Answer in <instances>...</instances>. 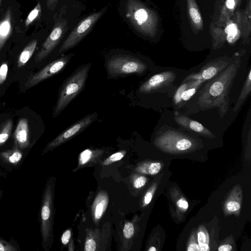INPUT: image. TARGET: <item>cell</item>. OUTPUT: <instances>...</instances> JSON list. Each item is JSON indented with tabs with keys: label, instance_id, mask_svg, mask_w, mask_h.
<instances>
[{
	"label": "cell",
	"instance_id": "obj_1",
	"mask_svg": "<svg viewBox=\"0 0 251 251\" xmlns=\"http://www.w3.org/2000/svg\"><path fill=\"white\" fill-rule=\"evenodd\" d=\"M240 61L229 63L217 75L208 80L198 95L197 103L200 109L217 108L221 117L228 109L229 95Z\"/></svg>",
	"mask_w": 251,
	"mask_h": 251
},
{
	"label": "cell",
	"instance_id": "obj_2",
	"mask_svg": "<svg viewBox=\"0 0 251 251\" xmlns=\"http://www.w3.org/2000/svg\"><path fill=\"white\" fill-rule=\"evenodd\" d=\"M91 66L89 63L79 67L63 84L53 112V117L57 116L83 89Z\"/></svg>",
	"mask_w": 251,
	"mask_h": 251
},
{
	"label": "cell",
	"instance_id": "obj_3",
	"mask_svg": "<svg viewBox=\"0 0 251 251\" xmlns=\"http://www.w3.org/2000/svg\"><path fill=\"white\" fill-rule=\"evenodd\" d=\"M20 4L16 0H4L0 8V52L14 33H19L21 20Z\"/></svg>",
	"mask_w": 251,
	"mask_h": 251
},
{
	"label": "cell",
	"instance_id": "obj_4",
	"mask_svg": "<svg viewBox=\"0 0 251 251\" xmlns=\"http://www.w3.org/2000/svg\"><path fill=\"white\" fill-rule=\"evenodd\" d=\"M107 70L112 76L132 74H141L147 69V65L139 59L127 55L112 56L107 61Z\"/></svg>",
	"mask_w": 251,
	"mask_h": 251
},
{
	"label": "cell",
	"instance_id": "obj_5",
	"mask_svg": "<svg viewBox=\"0 0 251 251\" xmlns=\"http://www.w3.org/2000/svg\"><path fill=\"white\" fill-rule=\"evenodd\" d=\"M103 13V11L95 12L82 20L63 42L59 53L65 52L76 46L88 33Z\"/></svg>",
	"mask_w": 251,
	"mask_h": 251
},
{
	"label": "cell",
	"instance_id": "obj_6",
	"mask_svg": "<svg viewBox=\"0 0 251 251\" xmlns=\"http://www.w3.org/2000/svg\"><path fill=\"white\" fill-rule=\"evenodd\" d=\"M67 27V21L62 16H59L56 20L49 35L36 54L35 58L36 62L42 61L53 50L65 32Z\"/></svg>",
	"mask_w": 251,
	"mask_h": 251
},
{
	"label": "cell",
	"instance_id": "obj_7",
	"mask_svg": "<svg viewBox=\"0 0 251 251\" xmlns=\"http://www.w3.org/2000/svg\"><path fill=\"white\" fill-rule=\"evenodd\" d=\"M72 55V54H68L53 61L39 72L31 75L25 83V87L26 88L32 87L59 73L66 66Z\"/></svg>",
	"mask_w": 251,
	"mask_h": 251
},
{
	"label": "cell",
	"instance_id": "obj_8",
	"mask_svg": "<svg viewBox=\"0 0 251 251\" xmlns=\"http://www.w3.org/2000/svg\"><path fill=\"white\" fill-rule=\"evenodd\" d=\"M97 117L96 113L87 115L66 129L50 144V146H56L71 138L88 127L96 120Z\"/></svg>",
	"mask_w": 251,
	"mask_h": 251
},
{
	"label": "cell",
	"instance_id": "obj_9",
	"mask_svg": "<svg viewBox=\"0 0 251 251\" xmlns=\"http://www.w3.org/2000/svg\"><path fill=\"white\" fill-rule=\"evenodd\" d=\"M175 78L176 75L172 71H166L155 74L141 85L139 92L141 93L147 94L157 91L172 83Z\"/></svg>",
	"mask_w": 251,
	"mask_h": 251
},
{
	"label": "cell",
	"instance_id": "obj_10",
	"mask_svg": "<svg viewBox=\"0 0 251 251\" xmlns=\"http://www.w3.org/2000/svg\"><path fill=\"white\" fill-rule=\"evenodd\" d=\"M229 64L227 60H218L210 62L206 64L199 73L191 74L187 77L184 81L189 79L208 80L221 72Z\"/></svg>",
	"mask_w": 251,
	"mask_h": 251
},
{
	"label": "cell",
	"instance_id": "obj_11",
	"mask_svg": "<svg viewBox=\"0 0 251 251\" xmlns=\"http://www.w3.org/2000/svg\"><path fill=\"white\" fill-rule=\"evenodd\" d=\"M205 81L203 79H189L185 80L177 89L174 101L176 105L189 100L197 92Z\"/></svg>",
	"mask_w": 251,
	"mask_h": 251
},
{
	"label": "cell",
	"instance_id": "obj_12",
	"mask_svg": "<svg viewBox=\"0 0 251 251\" xmlns=\"http://www.w3.org/2000/svg\"><path fill=\"white\" fill-rule=\"evenodd\" d=\"M158 140L162 145L174 147L178 151H185L192 146V141L175 131L168 130L160 135Z\"/></svg>",
	"mask_w": 251,
	"mask_h": 251
},
{
	"label": "cell",
	"instance_id": "obj_13",
	"mask_svg": "<svg viewBox=\"0 0 251 251\" xmlns=\"http://www.w3.org/2000/svg\"><path fill=\"white\" fill-rule=\"evenodd\" d=\"M174 120L181 127L203 135L212 137L213 134L201 123L182 115H176Z\"/></svg>",
	"mask_w": 251,
	"mask_h": 251
},
{
	"label": "cell",
	"instance_id": "obj_14",
	"mask_svg": "<svg viewBox=\"0 0 251 251\" xmlns=\"http://www.w3.org/2000/svg\"><path fill=\"white\" fill-rule=\"evenodd\" d=\"M42 9L41 2L38 1L37 4L28 14L25 19L21 21L19 28V34H24L26 33L29 28L39 20L41 16Z\"/></svg>",
	"mask_w": 251,
	"mask_h": 251
},
{
	"label": "cell",
	"instance_id": "obj_15",
	"mask_svg": "<svg viewBox=\"0 0 251 251\" xmlns=\"http://www.w3.org/2000/svg\"><path fill=\"white\" fill-rule=\"evenodd\" d=\"M28 123L26 118L21 119L16 128L14 136L16 140L22 146L28 142Z\"/></svg>",
	"mask_w": 251,
	"mask_h": 251
},
{
	"label": "cell",
	"instance_id": "obj_16",
	"mask_svg": "<svg viewBox=\"0 0 251 251\" xmlns=\"http://www.w3.org/2000/svg\"><path fill=\"white\" fill-rule=\"evenodd\" d=\"M38 40L36 39L31 40L21 52L17 61L18 67L21 68L25 66L34 53Z\"/></svg>",
	"mask_w": 251,
	"mask_h": 251
},
{
	"label": "cell",
	"instance_id": "obj_17",
	"mask_svg": "<svg viewBox=\"0 0 251 251\" xmlns=\"http://www.w3.org/2000/svg\"><path fill=\"white\" fill-rule=\"evenodd\" d=\"M251 91V70L249 71L246 80L239 95L238 99L233 108V111L236 112L242 106Z\"/></svg>",
	"mask_w": 251,
	"mask_h": 251
},
{
	"label": "cell",
	"instance_id": "obj_18",
	"mask_svg": "<svg viewBox=\"0 0 251 251\" xmlns=\"http://www.w3.org/2000/svg\"><path fill=\"white\" fill-rule=\"evenodd\" d=\"M13 123L12 120L6 121L0 132V144L4 143L8 138L12 129Z\"/></svg>",
	"mask_w": 251,
	"mask_h": 251
},
{
	"label": "cell",
	"instance_id": "obj_19",
	"mask_svg": "<svg viewBox=\"0 0 251 251\" xmlns=\"http://www.w3.org/2000/svg\"><path fill=\"white\" fill-rule=\"evenodd\" d=\"M134 231V226L131 223L126 224L123 229L124 236L127 239L130 238L133 235Z\"/></svg>",
	"mask_w": 251,
	"mask_h": 251
},
{
	"label": "cell",
	"instance_id": "obj_20",
	"mask_svg": "<svg viewBox=\"0 0 251 251\" xmlns=\"http://www.w3.org/2000/svg\"><path fill=\"white\" fill-rule=\"evenodd\" d=\"M8 67L5 63H2L0 67V85L2 84L5 81Z\"/></svg>",
	"mask_w": 251,
	"mask_h": 251
},
{
	"label": "cell",
	"instance_id": "obj_21",
	"mask_svg": "<svg viewBox=\"0 0 251 251\" xmlns=\"http://www.w3.org/2000/svg\"><path fill=\"white\" fill-rule=\"evenodd\" d=\"M161 165L159 162H153L151 163L148 168V172L151 175H155L160 170Z\"/></svg>",
	"mask_w": 251,
	"mask_h": 251
},
{
	"label": "cell",
	"instance_id": "obj_22",
	"mask_svg": "<svg viewBox=\"0 0 251 251\" xmlns=\"http://www.w3.org/2000/svg\"><path fill=\"white\" fill-rule=\"evenodd\" d=\"M190 15L193 20V21L196 24L200 23L201 21V16L195 8H191L189 10Z\"/></svg>",
	"mask_w": 251,
	"mask_h": 251
},
{
	"label": "cell",
	"instance_id": "obj_23",
	"mask_svg": "<svg viewBox=\"0 0 251 251\" xmlns=\"http://www.w3.org/2000/svg\"><path fill=\"white\" fill-rule=\"evenodd\" d=\"M92 151L90 150L84 151L80 154V162L81 164L86 163L91 158Z\"/></svg>",
	"mask_w": 251,
	"mask_h": 251
},
{
	"label": "cell",
	"instance_id": "obj_24",
	"mask_svg": "<svg viewBox=\"0 0 251 251\" xmlns=\"http://www.w3.org/2000/svg\"><path fill=\"white\" fill-rule=\"evenodd\" d=\"M96 243L93 239H88L85 246V250L86 251H94L96 250Z\"/></svg>",
	"mask_w": 251,
	"mask_h": 251
},
{
	"label": "cell",
	"instance_id": "obj_25",
	"mask_svg": "<svg viewBox=\"0 0 251 251\" xmlns=\"http://www.w3.org/2000/svg\"><path fill=\"white\" fill-rule=\"evenodd\" d=\"M227 208L230 211H236L238 210L240 208V204L235 201H230L227 202Z\"/></svg>",
	"mask_w": 251,
	"mask_h": 251
},
{
	"label": "cell",
	"instance_id": "obj_26",
	"mask_svg": "<svg viewBox=\"0 0 251 251\" xmlns=\"http://www.w3.org/2000/svg\"><path fill=\"white\" fill-rule=\"evenodd\" d=\"M146 182V178L141 176L137 178L134 182V186L136 188H139L143 186Z\"/></svg>",
	"mask_w": 251,
	"mask_h": 251
},
{
	"label": "cell",
	"instance_id": "obj_27",
	"mask_svg": "<svg viewBox=\"0 0 251 251\" xmlns=\"http://www.w3.org/2000/svg\"><path fill=\"white\" fill-rule=\"evenodd\" d=\"M239 35V31L237 29L235 31L227 34V40L228 42L230 43H232L235 42L237 38H238Z\"/></svg>",
	"mask_w": 251,
	"mask_h": 251
},
{
	"label": "cell",
	"instance_id": "obj_28",
	"mask_svg": "<svg viewBox=\"0 0 251 251\" xmlns=\"http://www.w3.org/2000/svg\"><path fill=\"white\" fill-rule=\"evenodd\" d=\"M103 209V205L102 203L100 202L97 205L95 213V218L97 219H99L101 217Z\"/></svg>",
	"mask_w": 251,
	"mask_h": 251
},
{
	"label": "cell",
	"instance_id": "obj_29",
	"mask_svg": "<svg viewBox=\"0 0 251 251\" xmlns=\"http://www.w3.org/2000/svg\"><path fill=\"white\" fill-rule=\"evenodd\" d=\"M50 215V209L49 207L45 205L42 207V211H41V216L42 218L44 220H48Z\"/></svg>",
	"mask_w": 251,
	"mask_h": 251
},
{
	"label": "cell",
	"instance_id": "obj_30",
	"mask_svg": "<svg viewBox=\"0 0 251 251\" xmlns=\"http://www.w3.org/2000/svg\"><path fill=\"white\" fill-rule=\"evenodd\" d=\"M22 158V154L19 152H15L10 157L9 161L13 163L19 161Z\"/></svg>",
	"mask_w": 251,
	"mask_h": 251
},
{
	"label": "cell",
	"instance_id": "obj_31",
	"mask_svg": "<svg viewBox=\"0 0 251 251\" xmlns=\"http://www.w3.org/2000/svg\"><path fill=\"white\" fill-rule=\"evenodd\" d=\"M71 233L69 230H66L63 234L61 238V241L63 244H67L71 237Z\"/></svg>",
	"mask_w": 251,
	"mask_h": 251
},
{
	"label": "cell",
	"instance_id": "obj_32",
	"mask_svg": "<svg viewBox=\"0 0 251 251\" xmlns=\"http://www.w3.org/2000/svg\"><path fill=\"white\" fill-rule=\"evenodd\" d=\"M124 154L122 152L115 153L109 157V159L111 161H116L119 160L124 157Z\"/></svg>",
	"mask_w": 251,
	"mask_h": 251
},
{
	"label": "cell",
	"instance_id": "obj_33",
	"mask_svg": "<svg viewBox=\"0 0 251 251\" xmlns=\"http://www.w3.org/2000/svg\"><path fill=\"white\" fill-rule=\"evenodd\" d=\"M58 0H46V5L48 9L54 10Z\"/></svg>",
	"mask_w": 251,
	"mask_h": 251
},
{
	"label": "cell",
	"instance_id": "obj_34",
	"mask_svg": "<svg viewBox=\"0 0 251 251\" xmlns=\"http://www.w3.org/2000/svg\"><path fill=\"white\" fill-rule=\"evenodd\" d=\"M237 29V26L235 24H231L228 25L225 28V32L228 34L235 31Z\"/></svg>",
	"mask_w": 251,
	"mask_h": 251
},
{
	"label": "cell",
	"instance_id": "obj_35",
	"mask_svg": "<svg viewBox=\"0 0 251 251\" xmlns=\"http://www.w3.org/2000/svg\"><path fill=\"white\" fill-rule=\"evenodd\" d=\"M176 204L179 207L183 209H187L189 206L188 202L183 199H179Z\"/></svg>",
	"mask_w": 251,
	"mask_h": 251
},
{
	"label": "cell",
	"instance_id": "obj_36",
	"mask_svg": "<svg viewBox=\"0 0 251 251\" xmlns=\"http://www.w3.org/2000/svg\"><path fill=\"white\" fill-rule=\"evenodd\" d=\"M198 241L199 244H203L206 242V236L202 231H199L198 233Z\"/></svg>",
	"mask_w": 251,
	"mask_h": 251
},
{
	"label": "cell",
	"instance_id": "obj_37",
	"mask_svg": "<svg viewBox=\"0 0 251 251\" xmlns=\"http://www.w3.org/2000/svg\"><path fill=\"white\" fill-rule=\"evenodd\" d=\"M188 251H199V245L195 243L190 244L187 250Z\"/></svg>",
	"mask_w": 251,
	"mask_h": 251
},
{
	"label": "cell",
	"instance_id": "obj_38",
	"mask_svg": "<svg viewBox=\"0 0 251 251\" xmlns=\"http://www.w3.org/2000/svg\"><path fill=\"white\" fill-rule=\"evenodd\" d=\"M232 249V247L229 244H225L221 245L218 248L219 251H230Z\"/></svg>",
	"mask_w": 251,
	"mask_h": 251
},
{
	"label": "cell",
	"instance_id": "obj_39",
	"mask_svg": "<svg viewBox=\"0 0 251 251\" xmlns=\"http://www.w3.org/2000/svg\"><path fill=\"white\" fill-rule=\"evenodd\" d=\"M152 193L150 192H148L146 194L145 198H144L145 203L146 204H149L151 202V201L152 199Z\"/></svg>",
	"mask_w": 251,
	"mask_h": 251
},
{
	"label": "cell",
	"instance_id": "obj_40",
	"mask_svg": "<svg viewBox=\"0 0 251 251\" xmlns=\"http://www.w3.org/2000/svg\"><path fill=\"white\" fill-rule=\"evenodd\" d=\"M200 251H209L210 250L209 247L207 244L203 243L199 244Z\"/></svg>",
	"mask_w": 251,
	"mask_h": 251
},
{
	"label": "cell",
	"instance_id": "obj_41",
	"mask_svg": "<svg viewBox=\"0 0 251 251\" xmlns=\"http://www.w3.org/2000/svg\"><path fill=\"white\" fill-rule=\"evenodd\" d=\"M226 4L228 8L232 9L235 5V1L234 0H227Z\"/></svg>",
	"mask_w": 251,
	"mask_h": 251
},
{
	"label": "cell",
	"instance_id": "obj_42",
	"mask_svg": "<svg viewBox=\"0 0 251 251\" xmlns=\"http://www.w3.org/2000/svg\"><path fill=\"white\" fill-rule=\"evenodd\" d=\"M149 251H156V249L154 247H151L149 250Z\"/></svg>",
	"mask_w": 251,
	"mask_h": 251
},
{
	"label": "cell",
	"instance_id": "obj_43",
	"mask_svg": "<svg viewBox=\"0 0 251 251\" xmlns=\"http://www.w3.org/2000/svg\"><path fill=\"white\" fill-rule=\"evenodd\" d=\"M5 249H4L3 245L0 243V251H5Z\"/></svg>",
	"mask_w": 251,
	"mask_h": 251
},
{
	"label": "cell",
	"instance_id": "obj_44",
	"mask_svg": "<svg viewBox=\"0 0 251 251\" xmlns=\"http://www.w3.org/2000/svg\"><path fill=\"white\" fill-rule=\"evenodd\" d=\"M2 3V0H0V8L1 6Z\"/></svg>",
	"mask_w": 251,
	"mask_h": 251
}]
</instances>
